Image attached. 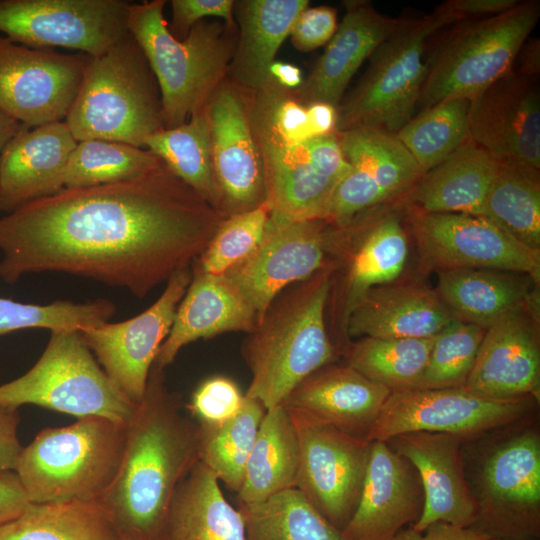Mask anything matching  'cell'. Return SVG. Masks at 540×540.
<instances>
[{
  "mask_svg": "<svg viewBox=\"0 0 540 540\" xmlns=\"http://www.w3.org/2000/svg\"><path fill=\"white\" fill-rule=\"evenodd\" d=\"M24 404L120 423H126L137 406L110 380L80 331L51 332L32 368L0 386L1 407Z\"/></svg>",
  "mask_w": 540,
  "mask_h": 540,
  "instance_id": "obj_9",
  "label": "cell"
},
{
  "mask_svg": "<svg viewBox=\"0 0 540 540\" xmlns=\"http://www.w3.org/2000/svg\"><path fill=\"white\" fill-rule=\"evenodd\" d=\"M424 507L415 467L384 441L371 442L368 466L356 509L341 530L344 540H394L414 524Z\"/></svg>",
  "mask_w": 540,
  "mask_h": 540,
  "instance_id": "obj_21",
  "label": "cell"
},
{
  "mask_svg": "<svg viewBox=\"0 0 540 540\" xmlns=\"http://www.w3.org/2000/svg\"><path fill=\"white\" fill-rule=\"evenodd\" d=\"M350 170L337 185L327 220L347 225L355 216L403 198L423 175L395 134L373 128L336 132Z\"/></svg>",
  "mask_w": 540,
  "mask_h": 540,
  "instance_id": "obj_18",
  "label": "cell"
},
{
  "mask_svg": "<svg viewBox=\"0 0 540 540\" xmlns=\"http://www.w3.org/2000/svg\"><path fill=\"white\" fill-rule=\"evenodd\" d=\"M295 426L300 446L295 488L341 531L358 504L371 442L330 426Z\"/></svg>",
  "mask_w": 540,
  "mask_h": 540,
  "instance_id": "obj_19",
  "label": "cell"
},
{
  "mask_svg": "<svg viewBox=\"0 0 540 540\" xmlns=\"http://www.w3.org/2000/svg\"><path fill=\"white\" fill-rule=\"evenodd\" d=\"M337 26L334 8L325 5L307 7L296 20L289 37L297 50L310 52L327 44Z\"/></svg>",
  "mask_w": 540,
  "mask_h": 540,
  "instance_id": "obj_49",
  "label": "cell"
},
{
  "mask_svg": "<svg viewBox=\"0 0 540 540\" xmlns=\"http://www.w3.org/2000/svg\"><path fill=\"white\" fill-rule=\"evenodd\" d=\"M125 424L86 416L41 430L22 448L14 469L29 501L100 500L121 464Z\"/></svg>",
  "mask_w": 540,
  "mask_h": 540,
  "instance_id": "obj_6",
  "label": "cell"
},
{
  "mask_svg": "<svg viewBox=\"0 0 540 540\" xmlns=\"http://www.w3.org/2000/svg\"><path fill=\"white\" fill-rule=\"evenodd\" d=\"M181 405L166 386L164 369L153 364L145 394L125 424L119 470L100 499L120 537L164 540L175 491L199 461L198 425Z\"/></svg>",
  "mask_w": 540,
  "mask_h": 540,
  "instance_id": "obj_2",
  "label": "cell"
},
{
  "mask_svg": "<svg viewBox=\"0 0 540 540\" xmlns=\"http://www.w3.org/2000/svg\"><path fill=\"white\" fill-rule=\"evenodd\" d=\"M483 217L522 244L540 250L539 169L515 161L497 160Z\"/></svg>",
  "mask_w": 540,
  "mask_h": 540,
  "instance_id": "obj_37",
  "label": "cell"
},
{
  "mask_svg": "<svg viewBox=\"0 0 540 540\" xmlns=\"http://www.w3.org/2000/svg\"><path fill=\"white\" fill-rule=\"evenodd\" d=\"M22 127L18 121L0 111V154Z\"/></svg>",
  "mask_w": 540,
  "mask_h": 540,
  "instance_id": "obj_57",
  "label": "cell"
},
{
  "mask_svg": "<svg viewBox=\"0 0 540 540\" xmlns=\"http://www.w3.org/2000/svg\"><path fill=\"white\" fill-rule=\"evenodd\" d=\"M162 164V160L148 149L106 140L79 141L66 166L64 188L128 181Z\"/></svg>",
  "mask_w": 540,
  "mask_h": 540,
  "instance_id": "obj_43",
  "label": "cell"
},
{
  "mask_svg": "<svg viewBox=\"0 0 540 540\" xmlns=\"http://www.w3.org/2000/svg\"><path fill=\"white\" fill-rule=\"evenodd\" d=\"M493 540H500V539H493ZM533 540H539V539H533Z\"/></svg>",
  "mask_w": 540,
  "mask_h": 540,
  "instance_id": "obj_59",
  "label": "cell"
},
{
  "mask_svg": "<svg viewBox=\"0 0 540 540\" xmlns=\"http://www.w3.org/2000/svg\"><path fill=\"white\" fill-rule=\"evenodd\" d=\"M223 219L266 201L261 153L250 118V92L227 78L204 106Z\"/></svg>",
  "mask_w": 540,
  "mask_h": 540,
  "instance_id": "obj_16",
  "label": "cell"
},
{
  "mask_svg": "<svg viewBox=\"0 0 540 540\" xmlns=\"http://www.w3.org/2000/svg\"><path fill=\"white\" fill-rule=\"evenodd\" d=\"M115 311V305L105 299L86 303L58 300L39 305L0 297V336L30 328L82 331L108 322Z\"/></svg>",
  "mask_w": 540,
  "mask_h": 540,
  "instance_id": "obj_44",
  "label": "cell"
},
{
  "mask_svg": "<svg viewBox=\"0 0 540 540\" xmlns=\"http://www.w3.org/2000/svg\"><path fill=\"white\" fill-rule=\"evenodd\" d=\"M537 78L512 69L470 100V139L495 160L540 168Z\"/></svg>",
  "mask_w": 540,
  "mask_h": 540,
  "instance_id": "obj_20",
  "label": "cell"
},
{
  "mask_svg": "<svg viewBox=\"0 0 540 540\" xmlns=\"http://www.w3.org/2000/svg\"><path fill=\"white\" fill-rule=\"evenodd\" d=\"M307 7L308 0L235 1L239 31L227 79L247 92L264 87L278 50Z\"/></svg>",
  "mask_w": 540,
  "mask_h": 540,
  "instance_id": "obj_31",
  "label": "cell"
},
{
  "mask_svg": "<svg viewBox=\"0 0 540 540\" xmlns=\"http://www.w3.org/2000/svg\"><path fill=\"white\" fill-rule=\"evenodd\" d=\"M20 422L18 409L0 406V470H14L22 445L17 431Z\"/></svg>",
  "mask_w": 540,
  "mask_h": 540,
  "instance_id": "obj_51",
  "label": "cell"
},
{
  "mask_svg": "<svg viewBox=\"0 0 540 540\" xmlns=\"http://www.w3.org/2000/svg\"><path fill=\"white\" fill-rule=\"evenodd\" d=\"M300 446L295 424L280 404L266 411L249 455L239 504L263 501L295 488Z\"/></svg>",
  "mask_w": 540,
  "mask_h": 540,
  "instance_id": "obj_35",
  "label": "cell"
},
{
  "mask_svg": "<svg viewBox=\"0 0 540 540\" xmlns=\"http://www.w3.org/2000/svg\"><path fill=\"white\" fill-rule=\"evenodd\" d=\"M246 540H344L297 488L239 504Z\"/></svg>",
  "mask_w": 540,
  "mask_h": 540,
  "instance_id": "obj_39",
  "label": "cell"
},
{
  "mask_svg": "<svg viewBox=\"0 0 540 540\" xmlns=\"http://www.w3.org/2000/svg\"><path fill=\"white\" fill-rule=\"evenodd\" d=\"M347 364H328L302 380L281 405L295 425L330 426L367 437L391 394Z\"/></svg>",
  "mask_w": 540,
  "mask_h": 540,
  "instance_id": "obj_22",
  "label": "cell"
},
{
  "mask_svg": "<svg viewBox=\"0 0 540 540\" xmlns=\"http://www.w3.org/2000/svg\"><path fill=\"white\" fill-rule=\"evenodd\" d=\"M269 74L276 83L289 90H296L304 80L297 66L276 60L270 66Z\"/></svg>",
  "mask_w": 540,
  "mask_h": 540,
  "instance_id": "obj_55",
  "label": "cell"
},
{
  "mask_svg": "<svg viewBox=\"0 0 540 540\" xmlns=\"http://www.w3.org/2000/svg\"><path fill=\"white\" fill-rule=\"evenodd\" d=\"M387 444L417 470L424 492L420 518L412 524L418 532L435 522L469 528L476 503L464 475L460 439L446 433L409 432Z\"/></svg>",
  "mask_w": 540,
  "mask_h": 540,
  "instance_id": "obj_23",
  "label": "cell"
},
{
  "mask_svg": "<svg viewBox=\"0 0 540 540\" xmlns=\"http://www.w3.org/2000/svg\"><path fill=\"white\" fill-rule=\"evenodd\" d=\"M308 123L313 137L335 132L337 108L327 103L306 105Z\"/></svg>",
  "mask_w": 540,
  "mask_h": 540,
  "instance_id": "obj_54",
  "label": "cell"
},
{
  "mask_svg": "<svg viewBox=\"0 0 540 540\" xmlns=\"http://www.w3.org/2000/svg\"><path fill=\"white\" fill-rule=\"evenodd\" d=\"M409 253L401 218L393 212L355 216L339 226L333 255L348 259L343 324L356 301L369 289L394 282Z\"/></svg>",
  "mask_w": 540,
  "mask_h": 540,
  "instance_id": "obj_27",
  "label": "cell"
},
{
  "mask_svg": "<svg viewBox=\"0 0 540 540\" xmlns=\"http://www.w3.org/2000/svg\"><path fill=\"white\" fill-rule=\"evenodd\" d=\"M474 522L489 540H533L540 536V438L527 430L505 441L485 459L477 476Z\"/></svg>",
  "mask_w": 540,
  "mask_h": 540,
  "instance_id": "obj_10",
  "label": "cell"
},
{
  "mask_svg": "<svg viewBox=\"0 0 540 540\" xmlns=\"http://www.w3.org/2000/svg\"><path fill=\"white\" fill-rule=\"evenodd\" d=\"M112 515L100 500L29 503L0 525V540H119Z\"/></svg>",
  "mask_w": 540,
  "mask_h": 540,
  "instance_id": "obj_36",
  "label": "cell"
},
{
  "mask_svg": "<svg viewBox=\"0 0 540 540\" xmlns=\"http://www.w3.org/2000/svg\"><path fill=\"white\" fill-rule=\"evenodd\" d=\"M497 168L487 151L470 138L444 162L424 173L403 197L412 211L483 216Z\"/></svg>",
  "mask_w": 540,
  "mask_h": 540,
  "instance_id": "obj_32",
  "label": "cell"
},
{
  "mask_svg": "<svg viewBox=\"0 0 540 540\" xmlns=\"http://www.w3.org/2000/svg\"><path fill=\"white\" fill-rule=\"evenodd\" d=\"M233 0H172V22L170 32L179 40L184 39L190 29L207 17L222 19L229 27H236Z\"/></svg>",
  "mask_w": 540,
  "mask_h": 540,
  "instance_id": "obj_48",
  "label": "cell"
},
{
  "mask_svg": "<svg viewBox=\"0 0 540 540\" xmlns=\"http://www.w3.org/2000/svg\"><path fill=\"white\" fill-rule=\"evenodd\" d=\"M165 0L130 4L128 30L158 83L164 128L178 127L202 109L227 78L237 27L201 20L179 40L164 18Z\"/></svg>",
  "mask_w": 540,
  "mask_h": 540,
  "instance_id": "obj_4",
  "label": "cell"
},
{
  "mask_svg": "<svg viewBox=\"0 0 540 540\" xmlns=\"http://www.w3.org/2000/svg\"><path fill=\"white\" fill-rule=\"evenodd\" d=\"M130 4L123 0H0V32L26 47H64L95 57L130 35Z\"/></svg>",
  "mask_w": 540,
  "mask_h": 540,
  "instance_id": "obj_11",
  "label": "cell"
},
{
  "mask_svg": "<svg viewBox=\"0 0 540 540\" xmlns=\"http://www.w3.org/2000/svg\"><path fill=\"white\" fill-rule=\"evenodd\" d=\"M528 309L526 304L486 329L462 388L491 399L538 396L540 347Z\"/></svg>",
  "mask_w": 540,
  "mask_h": 540,
  "instance_id": "obj_24",
  "label": "cell"
},
{
  "mask_svg": "<svg viewBox=\"0 0 540 540\" xmlns=\"http://www.w3.org/2000/svg\"><path fill=\"white\" fill-rule=\"evenodd\" d=\"M531 397L491 399L462 387L392 392L366 439L384 441L409 432L446 433L473 438L524 416Z\"/></svg>",
  "mask_w": 540,
  "mask_h": 540,
  "instance_id": "obj_13",
  "label": "cell"
},
{
  "mask_svg": "<svg viewBox=\"0 0 540 540\" xmlns=\"http://www.w3.org/2000/svg\"><path fill=\"white\" fill-rule=\"evenodd\" d=\"M539 16V1H519L504 13L453 30L428 58L421 107L453 97L472 100L509 73Z\"/></svg>",
  "mask_w": 540,
  "mask_h": 540,
  "instance_id": "obj_8",
  "label": "cell"
},
{
  "mask_svg": "<svg viewBox=\"0 0 540 540\" xmlns=\"http://www.w3.org/2000/svg\"><path fill=\"white\" fill-rule=\"evenodd\" d=\"M470 104L464 97L445 99L423 109L395 134L422 174L444 162L470 138Z\"/></svg>",
  "mask_w": 540,
  "mask_h": 540,
  "instance_id": "obj_42",
  "label": "cell"
},
{
  "mask_svg": "<svg viewBox=\"0 0 540 540\" xmlns=\"http://www.w3.org/2000/svg\"><path fill=\"white\" fill-rule=\"evenodd\" d=\"M485 332L481 326L454 319L434 337L427 365L414 388L463 387Z\"/></svg>",
  "mask_w": 540,
  "mask_h": 540,
  "instance_id": "obj_45",
  "label": "cell"
},
{
  "mask_svg": "<svg viewBox=\"0 0 540 540\" xmlns=\"http://www.w3.org/2000/svg\"><path fill=\"white\" fill-rule=\"evenodd\" d=\"M519 0H450L447 5L460 20L471 17L487 18L513 8Z\"/></svg>",
  "mask_w": 540,
  "mask_h": 540,
  "instance_id": "obj_53",
  "label": "cell"
},
{
  "mask_svg": "<svg viewBox=\"0 0 540 540\" xmlns=\"http://www.w3.org/2000/svg\"><path fill=\"white\" fill-rule=\"evenodd\" d=\"M394 540H489L470 528L435 522L418 532L411 525L403 528Z\"/></svg>",
  "mask_w": 540,
  "mask_h": 540,
  "instance_id": "obj_52",
  "label": "cell"
},
{
  "mask_svg": "<svg viewBox=\"0 0 540 540\" xmlns=\"http://www.w3.org/2000/svg\"><path fill=\"white\" fill-rule=\"evenodd\" d=\"M89 58L30 48L0 36V111L30 128L64 121Z\"/></svg>",
  "mask_w": 540,
  "mask_h": 540,
  "instance_id": "obj_15",
  "label": "cell"
},
{
  "mask_svg": "<svg viewBox=\"0 0 540 540\" xmlns=\"http://www.w3.org/2000/svg\"><path fill=\"white\" fill-rule=\"evenodd\" d=\"M409 223L427 269L509 271L539 281L540 250L522 244L483 216L411 210Z\"/></svg>",
  "mask_w": 540,
  "mask_h": 540,
  "instance_id": "obj_14",
  "label": "cell"
},
{
  "mask_svg": "<svg viewBox=\"0 0 540 540\" xmlns=\"http://www.w3.org/2000/svg\"><path fill=\"white\" fill-rule=\"evenodd\" d=\"M119 540H134V539L127 538V537H120Z\"/></svg>",
  "mask_w": 540,
  "mask_h": 540,
  "instance_id": "obj_58",
  "label": "cell"
},
{
  "mask_svg": "<svg viewBox=\"0 0 540 540\" xmlns=\"http://www.w3.org/2000/svg\"><path fill=\"white\" fill-rule=\"evenodd\" d=\"M520 69L516 70L519 73L531 76L539 75V40L532 39L525 42L520 49Z\"/></svg>",
  "mask_w": 540,
  "mask_h": 540,
  "instance_id": "obj_56",
  "label": "cell"
},
{
  "mask_svg": "<svg viewBox=\"0 0 540 540\" xmlns=\"http://www.w3.org/2000/svg\"><path fill=\"white\" fill-rule=\"evenodd\" d=\"M191 279V266L180 269L168 279L160 297L139 315L80 331L110 380L135 404L145 394L151 367Z\"/></svg>",
  "mask_w": 540,
  "mask_h": 540,
  "instance_id": "obj_17",
  "label": "cell"
},
{
  "mask_svg": "<svg viewBox=\"0 0 540 540\" xmlns=\"http://www.w3.org/2000/svg\"><path fill=\"white\" fill-rule=\"evenodd\" d=\"M436 336V335H435ZM382 339L362 337L348 343V366L391 392L414 388L428 362L434 337Z\"/></svg>",
  "mask_w": 540,
  "mask_h": 540,
  "instance_id": "obj_41",
  "label": "cell"
},
{
  "mask_svg": "<svg viewBox=\"0 0 540 540\" xmlns=\"http://www.w3.org/2000/svg\"><path fill=\"white\" fill-rule=\"evenodd\" d=\"M192 279L180 301L171 330L154 364L165 369L187 344L226 332L250 333L256 314L224 275L191 266Z\"/></svg>",
  "mask_w": 540,
  "mask_h": 540,
  "instance_id": "obj_29",
  "label": "cell"
},
{
  "mask_svg": "<svg viewBox=\"0 0 540 540\" xmlns=\"http://www.w3.org/2000/svg\"><path fill=\"white\" fill-rule=\"evenodd\" d=\"M454 319L435 291L392 282L366 291L348 313L344 330L349 337L428 338Z\"/></svg>",
  "mask_w": 540,
  "mask_h": 540,
  "instance_id": "obj_28",
  "label": "cell"
},
{
  "mask_svg": "<svg viewBox=\"0 0 540 540\" xmlns=\"http://www.w3.org/2000/svg\"><path fill=\"white\" fill-rule=\"evenodd\" d=\"M29 503L17 473L0 470V525L17 518Z\"/></svg>",
  "mask_w": 540,
  "mask_h": 540,
  "instance_id": "obj_50",
  "label": "cell"
},
{
  "mask_svg": "<svg viewBox=\"0 0 540 540\" xmlns=\"http://www.w3.org/2000/svg\"><path fill=\"white\" fill-rule=\"evenodd\" d=\"M252 129L262 157L270 216L280 221L327 219L340 180L312 164L300 146L287 147L253 125Z\"/></svg>",
  "mask_w": 540,
  "mask_h": 540,
  "instance_id": "obj_30",
  "label": "cell"
},
{
  "mask_svg": "<svg viewBox=\"0 0 540 540\" xmlns=\"http://www.w3.org/2000/svg\"><path fill=\"white\" fill-rule=\"evenodd\" d=\"M531 278L490 269L438 271L436 294L454 318L487 329L530 301Z\"/></svg>",
  "mask_w": 540,
  "mask_h": 540,
  "instance_id": "obj_34",
  "label": "cell"
},
{
  "mask_svg": "<svg viewBox=\"0 0 540 540\" xmlns=\"http://www.w3.org/2000/svg\"><path fill=\"white\" fill-rule=\"evenodd\" d=\"M222 220L164 163L128 181L63 188L0 217V278L62 272L143 298L190 267Z\"/></svg>",
  "mask_w": 540,
  "mask_h": 540,
  "instance_id": "obj_1",
  "label": "cell"
},
{
  "mask_svg": "<svg viewBox=\"0 0 540 540\" xmlns=\"http://www.w3.org/2000/svg\"><path fill=\"white\" fill-rule=\"evenodd\" d=\"M64 122L77 142L106 140L139 148L164 128L158 83L131 35L90 56Z\"/></svg>",
  "mask_w": 540,
  "mask_h": 540,
  "instance_id": "obj_5",
  "label": "cell"
},
{
  "mask_svg": "<svg viewBox=\"0 0 540 540\" xmlns=\"http://www.w3.org/2000/svg\"><path fill=\"white\" fill-rule=\"evenodd\" d=\"M245 399L238 385L225 376H213L195 389L188 410L200 424L215 425L234 417Z\"/></svg>",
  "mask_w": 540,
  "mask_h": 540,
  "instance_id": "obj_47",
  "label": "cell"
},
{
  "mask_svg": "<svg viewBox=\"0 0 540 540\" xmlns=\"http://www.w3.org/2000/svg\"><path fill=\"white\" fill-rule=\"evenodd\" d=\"M266 411L259 401L245 396L241 409L231 419L215 425L197 423L199 461L233 492L238 493L242 486Z\"/></svg>",
  "mask_w": 540,
  "mask_h": 540,
  "instance_id": "obj_40",
  "label": "cell"
},
{
  "mask_svg": "<svg viewBox=\"0 0 540 540\" xmlns=\"http://www.w3.org/2000/svg\"><path fill=\"white\" fill-rule=\"evenodd\" d=\"M334 263L281 291L242 346L251 372L245 396L266 410L280 405L302 380L335 363L338 353L326 326Z\"/></svg>",
  "mask_w": 540,
  "mask_h": 540,
  "instance_id": "obj_3",
  "label": "cell"
},
{
  "mask_svg": "<svg viewBox=\"0 0 540 540\" xmlns=\"http://www.w3.org/2000/svg\"><path fill=\"white\" fill-rule=\"evenodd\" d=\"M164 540H246L240 510L227 501L216 476L200 461L175 491Z\"/></svg>",
  "mask_w": 540,
  "mask_h": 540,
  "instance_id": "obj_33",
  "label": "cell"
},
{
  "mask_svg": "<svg viewBox=\"0 0 540 540\" xmlns=\"http://www.w3.org/2000/svg\"><path fill=\"white\" fill-rule=\"evenodd\" d=\"M144 147L158 156L220 214V196L212 167L210 128L204 107L193 112L186 123L151 134Z\"/></svg>",
  "mask_w": 540,
  "mask_h": 540,
  "instance_id": "obj_38",
  "label": "cell"
},
{
  "mask_svg": "<svg viewBox=\"0 0 540 540\" xmlns=\"http://www.w3.org/2000/svg\"><path fill=\"white\" fill-rule=\"evenodd\" d=\"M345 14L324 53L301 86L293 90L303 104L327 103L338 107L363 62L392 33L398 20L377 11L366 0L343 2Z\"/></svg>",
  "mask_w": 540,
  "mask_h": 540,
  "instance_id": "obj_25",
  "label": "cell"
},
{
  "mask_svg": "<svg viewBox=\"0 0 540 540\" xmlns=\"http://www.w3.org/2000/svg\"><path fill=\"white\" fill-rule=\"evenodd\" d=\"M458 20L447 3L424 16L399 19L369 57L359 83L338 105L335 132L373 128L396 134L413 117L419 103L430 39Z\"/></svg>",
  "mask_w": 540,
  "mask_h": 540,
  "instance_id": "obj_7",
  "label": "cell"
},
{
  "mask_svg": "<svg viewBox=\"0 0 540 540\" xmlns=\"http://www.w3.org/2000/svg\"><path fill=\"white\" fill-rule=\"evenodd\" d=\"M76 144L64 121L23 125L0 154V210L11 212L62 190Z\"/></svg>",
  "mask_w": 540,
  "mask_h": 540,
  "instance_id": "obj_26",
  "label": "cell"
},
{
  "mask_svg": "<svg viewBox=\"0 0 540 540\" xmlns=\"http://www.w3.org/2000/svg\"><path fill=\"white\" fill-rule=\"evenodd\" d=\"M270 214V206L265 201L252 210L223 219L203 253L191 266L208 274H225L256 249Z\"/></svg>",
  "mask_w": 540,
  "mask_h": 540,
  "instance_id": "obj_46",
  "label": "cell"
},
{
  "mask_svg": "<svg viewBox=\"0 0 540 540\" xmlns=\"http://www.w3.org/2000/svg\"><path fill=\"white\" fill-rule=\"evenodd\" d=\"M338 225L327 219L280 221L269 217L264 235L246 259L223 274L256 314V322L288 286L326 267Z\"/></svg>",
  "mask_w": 540,
  "mask_h": 540,
  "instance_id": "obj_12",
  "label": "cell"
}]
</instances>
